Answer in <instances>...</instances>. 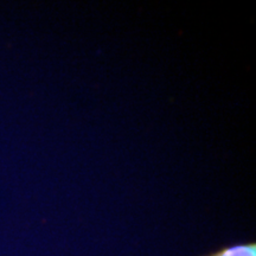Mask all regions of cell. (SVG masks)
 Here are the masks:
<instances>
[{"mask_svg":"<svg viewBox=\"0 0 256 256\" xmlns=\"http://www.w3.org/2000/svg\"><path fill=\"white\" fill-rule=\"evenodd\" d=\"M204 256H256V243H235Z\"/></svg>","mask_w":256,"mask_h":256,"instance_id":"1","label":"cell"}]
</instances>
